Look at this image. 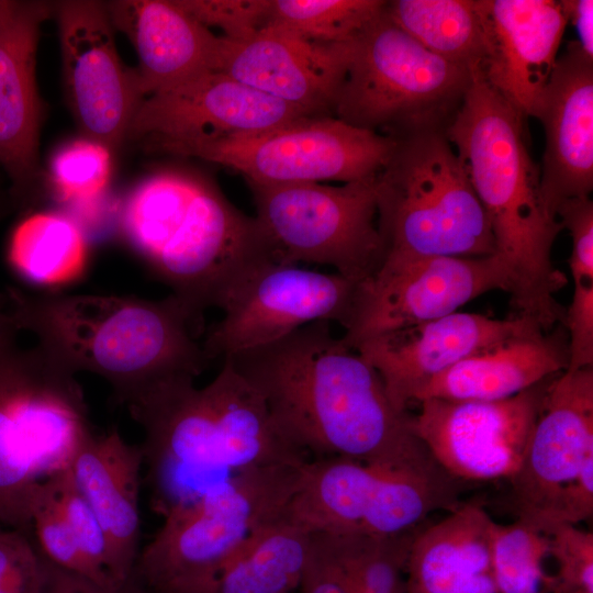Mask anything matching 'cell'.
Segmentation results:
<instances>
[{"label": "cell", "instance_id": "1", "mask_svg": "<svg viewBox=\"0 0 593 593\" xmlns=\"http://www.w3.org/2000/svg\"><path fill=\"white\" fill-rule=\"evenodd\" d=\"M329 322L223 359L260 393L288 439L318 458L343 457L385 468L435 461L391 402L377 370Z\"/></svg>", "mask_w": 593, "mask_h": 593}, {"label": "cell", "instance_id": "2", "mask_svg": "<svg viewBox=\"0 0 593 593\" xmlns=\"http://www.w3.org/2000/svg\"><path fill=\"white\" fill-rule=\"evenodd\" d=\"M523 127L524 119L472 68L445 135L485 211L495 254L511 273L514 314L549 332L564 315L555 294L567 279L551 259L562 226L544 201L540 169L527 150Z\"/></svg>", "mask_w": 593, "mask_h": 593}, {"label": "cell", "instance_id": "3", "mask_svg": "<svg viewBox=\"0 0 593 593\" xmlns=\"http://www.w3.org/2000/svg\"><path fill=\"white\" fill-rule=\"evenodd\" d=\"M16 331L71 372L104 378L126 405L170 380L195 378L210 361L199 344L201 321L172 294L159 301L114 295L34 296L8 293Z\"/></svg>", "mask_w": 593, "mask_h": 593}, {"label": "cell", "instance_id": "4", "mask_svg": "<svg viewBox=\"0 0 593 593\" xmlns=\"http://www.w3.org/2000/svg\"><path fill=\"white\" fill-rule=\"evenodd\" d=\"M122 226L200 320L251 268L275 259L256 219L236 209L213 180L190 170L163 169L142 180L126 199Z\"/></svg>", "mask_w": 593, "mask_h": 593}, {"label": "cell", "instance_id": "5", "mask_svg": "<svg viewBox=\"0 0 593 593\" xmlns=\"http://www.w3.org/2000/svg\"><path fill=\"white\" fill-rule=\"evenodd\" d=\"M92 435L75 373L41 345H0V524L30 535L40 484Z\"/></svg>", "mask_w": 593, "mask_h": 593}, {"label": "cell", "instance_id": "6", "mask_svg": "<svg viewBox=\"0 0 593 593\" xmlns=\"http://www.w3.org/2000/svg\"><path fill=\"white\" fill-rule=\"evenodd\" d=\"M395 139L376 177L383 259L495 254L485 211L445 131Z\"/></svg>", "mask_w": 593, "mask_h": 593}, {"label": "cell", "instance_id": "7", "mask_svg": "<svg viewBox=\"0 0 593 593\" xmlns=\"http://www.w3.org/2000/svg\"><path fill=\"white\" fill-rule=\"evenodd\" d=\"M305 463L237 471L170 508L136 560L145 592L213 593L245 540L283 514Z\"/></svg>", "mask_w": 593, "mask_h": 593}, {"label": "cell", "instance_id": "8", "mask_svg": "<svg viewBox=\"0 0 593 593\" xmlns=\"http://www.w3.org/2000/svg\"><path fill=\"white\" fill-rule=\"evenodd\" d=\"M471 69L426 49L382 13L354 42L334 116L393 138L445 131Z\"/></svg>", "mask_w": 593, "mask_h": 593}, {"label": "cell", "instance_id": "9", "mask_svg": "<svg viewBox=\"0 0 593 593\" xmlns=\"http://www.w3.org/2000/svg\"><path fill=\"white\" fill-rule=\"evenodd\" d=\"M376 177L342 186L247 182L275 259L329 266L356 282L370 278L384 256Z\"/></svg>", "mask_w": 593, "mask_h": 593}, {"label": "cell", "instance_id": "10", "mask_svg": "<svg viewBox=\"0 0 593 593\" xmlns=\"http://www.w3.org/2000/svg\"><path fill=\"white\" fill-rule=\"evenodd\" d=\"M396 139L335 116H309L255 134L187 145L171 155L216 163L262 184L344 183L374 178Z\"/></svg>", "mask_w": 593, "mask_h": 593}, {"label": "cell", "instance_id": "11", "mask_svg": "<svg viewBox=\"0 0 593 593\" xmlns=\"http://www.w3.org/2000/svg\"><path fill=\"white\" fill-rule=\"evenodd\" d=\"M360 282L337 272L265 260L244 275L219 309L222 318L202 343L209 360L276 343L314 322L350 321Z\"/></svg>", "mask_w": 593, "mask_h": 593}, {"label": "cell", "instance_id": "12", "mask_svg": "<svg viewBox=\"0 0 593 593\" xmlns=\"http://www.w3.org/2000/svg\"><path fill=\"white\" fill-rule=\"evenodd\" d=\"M512 286L511 273L496 254L383 259L359 283L342 338L354 348L367 338L452 314L491 290L511 293Z\"/></svg>", "mask_w": 593, "mask_h": 593}, {"label": "cell", "instance_id": "13", "mask_svg": "<svg viewBox=\"0 0 593 593\" xmlns=\"http://www.w3.org/2000/svg\"><path fill=\"white\" fill-rule=\"evenodd\" d=\"M551 378L499 401H419L411 428L452 478L511 479L522 465Z\"/></svg>", "mask_w": 593, "mask_h": 593}, {"label": "cell", "instance_id": "14", "mask_svg": "<svg viewBox=\"0 0 593 593\" xmlns=\"http://www.w3.org/2000/svg\"><path fill=\"white\" fill-rule=\"evenodd\" d=\"M54 16L69 108L82 136L114 153L127 141L145 99L136 69L119 55L105 2L56 1Z\"/></svg>", "mask_w": 593, "mask_h": 593}, {"label": "cell", "instance_id": "15", "mask_svg": "<svg viewBox=\"0 0 593 593\" xmlns=\"http://www.w3.org/2000/svg\"><path fill=\"white\" fill-rule=\"evenodd\" d=\"M309 116L225 74L210 71L146 97L127 139L171 155L187 145L260 133Z\"/></svg>", "mask_w": 593, "mask_h": 593}, {"label": "cell", "instance_id": "16", "mask_svg": "<svg viewBox=\"0 0 593 593\" xmlns=\"http://www.w3.org/2000/svg\"><path fill=\"white\" fill-rule=\"evenodd\" d=\"M539 331L542 329L538 324L521 315L497 320L455 312L367 338L354 349L380 374L393 405L409 412L417 392L457 362Z\"/></svg>", "mask_w": 593, "mask_h": 593}, {"label": "cell", "instance_id": "17", "mask_svg": "<svg viewBox=\"0 0 593 593\" xmlns=\"http://www.w3.org/2000/svg\"><path fill=\"white\" fill-rule=\"evenodd\" d=\"M54 2L0 0V167L12 198L32 200L41 178L38 146L43 101L36 83L41 27Z\"/></svg>", "mask_w": 593, "mask_h": 593}, {"label": "cell", "instance_id": "18", "mask_svg": "<svg viewBox=\"0 0 593 593\" xmlns=\"http://www.w3.org/2000/svg\"><path fill=\"white\" fill-rule=\"evenodd\" d=\"M220 37L215 71L311 116H334L354 43L317 45L269 24L245 40Z\"/></svg>", "mask_w": 593, "mask_h": 593}, {"label": "cell", "instance_id": "19", "mask_svg": "<svg viewBox=\"0 0 593 593\" xmlns=\"http://www.w3.org/2000/svg\"><path fill=\"white\" fill-rule=\"evenodd\" d=\"M483 53L475 68L525 120L548 82L567 26L559 1L475 0Z\"/></svg>", "mask_w": 593, "mask_h": 593}, {"label": "cell", "instance_id": "20", "mask_svg": "<svg viewBox=\"0 0 593 593\" xmlns=\"http://www.w3.org/2000/svg\"><path fill=\"white\" fill-rule=\"evenodd\" d=\"M593 456V367L568 370L548 383L517 472L510 479L517 517L534 521Z\"/></svg>", "mask_w": 593, "mask_h": 593}, {"label": "cell", "instance_id": "21", "mask_svg": "<svg viewBox=\"0 0 593 593\" xmlns=\"http://www.w3.org/2000/svg\"><path fill=\"white\" fill-rule=\"evenodd\" d=\"M533 116L545 130L541 194L556 216L562 202L593 190V58L577 41L557 57Z\"/></svg>", "mask_w": 593, "mask_h": 593}, {"label": "cell", "instance_id": "22", "mask_svg": "<svg viewBox=\"0 0 593 593\" xmlns=\"http://www.w3.org/2000/svg\"><path fill=\"white\" fill-rule=\"evenodd\" d=\"M107 9L115 31L132 43L144 98L215 71L220 35L176 0H114Z\"/></svg>", "mask_w": 593, "mask_h": 593}, {"label": "cell", "instance_id": "23", "mask_svg": "<svg viewBox=\"0 0 593 593\" xmlns=\"http://www.w3.org/2000/svg\"><path fill=\"white\" fill-rule=\"evenodd\" d=\"M142 467L141 446L126 443L116 428L90 435L68 467L104 532L118 586L132 577L139 553Z\"/></svg>", "mask_w": 593, "mask_h": 593}, {"label": "cell", "instance_id": "24", "mask_svg": "<svg viewBox=\"0 0 593 593\" xmlns=\"http://www.w3.org/2000/svg\"><path fill=\"white\" fill-rule=\"evenodd\" d=\"M493 519L474 502L418 529L404 574V593H497L490 551Z\"/></svg>", "mask_w": 593, "mask_h": 593}, {"label": "cell", "instance_id": "25", "mask_svg": "<svg viewBox=\"0 0 593 593\" xmlns=\"http://www.w3.org/2000/svg\"><path fill=\"white\" fill-rule=\"evenodd\" d=\"M568 361V340L560 333L535 332L462 359L426 383L414 402L508 399L563 372Z\"/></svg>", "mask_w": 593, "mask_h": 593}, {"label": "cell", "instance_id": "26", "mask_svg": "<svg viewBox=\"0 0 593 593\" xmlns=\"http://www.w3.org/2000/svg\"><path fill=\"white\" fill-rule=\"evenodd\" d=\"M309 545L310 533L282 514L245 540L219 574L213 593H292Z\"/></svg>", "mask_w": 593, "mask_h": 593}, {"label": "cell", "instance_id": "27", "mask_svg": "<svg viewBox=\"0 0 593 593\" xmlns=\"http://www.w3.org/2000/svg\"><path fill=\"white\" fill-rule=\"evenodd\" d=\"M88 245L80 225L59 212H36L14 228L9 259L26 280L57 287L80 278L86 269Z\"/></svg>", "mask_w": 593, "mask_h": 593}, {"label": "cell", "instance_id": "28", "mask_svg": "<svg viewBox=\"0 0 593 593\" xmlns=\"http://www.w3.org/2000/svg\"><path fill=\"white\" fill-rule=\"evenodd\" d=\"M383 14L430 53L469 69L483 53L475 0H392Z\"/></svg>", "mask_w": 593, "mask_h": 593}, {"label": "cell", "instance_id": "29", "mask_svg": "<svg viewBox=\"0 0 593 593\" xmlns=\"http://www.w3.org/2000/svg\"><path fill=\"white\" fill-rule=\"evenodd\" d=\"M418 529L391 536L325 533L345 573L349 593H404L405 567Z\"/></svg>", "mask_w": 593, "mask_h": 593}, {"label": "cell", "instance_id": "30", "mask_svg": "<svg viewBox=\"0 0 593 593\" xmlns=\"http://www.w3.org/2000/svg\"><path fill=\"white\" fill-rule=\"evenodd\" d=\"M382 0H271L268 23L323 46L354 43L382 13Z\"/></svg>", "mask_w": 593, "mask_h": 593}, {"label": "cell", "instance_id": "31", "mask_svg": "<svg viewBox=\"0 0 593 593\" xmlns=\"http://www.w3.org/2000/svg\"><path fill=\"white\" fill-rule=\"evenodd\" d=\"M490 551L497 593H550L552 577L544 568L549 535L521 518L493 522Z\"/></svg>", "mask_w": 593, "mask_h": 593}, {"label": "cell", "instance_id": "32", "mask_svg": "<svg viewBox=\"0 0 593 593\" xmlns=\"http://www.w3.org/2000/svg\"><path fill=\"white\" fill-rule=\"evenodd\" d=\"M113 154L104 144L85 136L58 147L48 166V181L56 199L77 206L100 199L111 181Z\"/></svg>", "mask_w": 593, "mask_h": 593}, {"label": "cell", "instance_id": "33", "mask_svg": "<svg viewBox=\"0 0 593 593\" xmlns=\"http://www.w3.org/2000/svg\"><path fill=\"white\" fill-rule=\"evenodd\" d=\"M31 518L36 548L45 559L98 584L60 508L53 475L40 484L33 499Z\"/></svg>", "mask_w": 593, "mask_h": 593}, {"label": "cell", "instance_id": "34", "mask_svg": "<svg viewBox=\"0 0 593 593\" xmlns=\"http://www.w3.org/2000/svg\"><path fill=\"white\" fill-rule=\"evenodd\" d=\"M60 508L91 567L98 585L115 589L104 532L91 506L77 488L69 468L53 475ZM121 586V585H120Z\"/></svg>", "mask_w": 593, "mask_h": 593}, {"label": "cell", "instance_id": "35", "mask_svg": "<svg viewBox=\"0 0 593 593\" xmlns=\"http://www.w3.org/2000/svg\"><path fill=\"white\" fill-rule=\"evenodd\" d=\"M549 556L557 562L550 593H593V534L577 525L550 529Z\"/></svg>", "mask_w": 593, "mask_h": 593}, {"label": "cell", "instance_id": "36", "mask_svg": "<svg viewBox=\"0 0 593 593\" xmlns=\"http://www.w3.org/2000/svg\"><path fill=\"white\" fill-rule=\"evenodd\" d=\"M202 25L222 31V37L240 41L255 35L269 19L271 0H176Z\"/></svg>", "mask_w": 593, "mask_h": 593}, {"label": "cell", "instance_id": "37", "mask_svg": "<svg viewBox=\"0 0 593 593\" xmlns=\"http://www.w3.org/2000/svg\"><path fill=\"white\" fill-rule=\"evenodd\" d=\"M42 560L30 535L0 532V593H41Z\"/></svg>", "mask_w": 593, "mask_h": 593}, {"label": "cell", "instance_id": "38", "mask_svg": "<svg viewBox=\"0 0 593 593\" xmlns=\"http://www.w3.org/2000/svg\"><path fill=\"white\" fill-rule=\"evenodd\" d=\"M592 515L593 456H590L575 475L559 489L545 511L528 523L548 535L558 525H578Z\"/></svg>", "mask_w": 593, "mask_h": 593}, {"label": "cell", "instance_id": "39", "mask_svg": "<svg viewBox=\"0 0 593 593\" xmlns=\"http://www.w3.org/2000/svg\"><path fill=\"white\" fill-rule=\"evenodd\" d=\"M556 217L572 240L569 260L574 282L593 281V202L590 197L573 198L556 209Z\"/></svg>", "mask_w": 593, "mask_h": 593}, {"label": "cell", "instance_id": "40", "mask_svg": "<svg viewBox=\"0 0 593 593\" xmlns=\"http://www.w3.org/2000/svg\"><path fill=\"white\" fill-rule=\"evenodd\" d=\"M568 332V370L593 367V281H577L563 320Z\"/></svg>", "mask_w": 593, "mask_h": 593}, {"label": "cell", "instance_id": "41", "mask_svg": "<svg viewBox=\"0 0 593 593\" xmlns=\"http://www.w3.org/2000/svg\"><path fill=\"white\" fill-rule=\"evenodd\" d=\"M298 593H349L345 573L325 533H310Z\"/></svg>", "mask_w": 593, "mask_h": 593}, {"label": "cell", "instance_id": "42", "mask_svg": "<svg viewBox=\"0 0 593 593\" xmlns=\"http://www.w3.org/2000/svg\"><path fill=\"white\" fill-rule=\"evenodd\" d=\"M40 556L43 574L41 593H146L134 572L121 586L105 589L78 574L57 567L41 553Z\"/></svg>", "mask_w": 593, "mask_h": 593}, {"label": "cell", "instance_id": "43", "mask_svg": "<svg viewBox=\"0 0 593 593\" xmlns=\"http://www.w3.org/2000/svg\"><path fill=\"white\" fill-rule=\"evenodd\" d=\"M559 2L567 23L571 22L577 31V42L583 52L593 58V1L562 0Z\"/></svg>", "mask_w": 593, "mask_h": 593}, {"label": "cell", "instance_id": "44", "mask_svg": "<svg viewBox=\"0 0 593 593\" xmlns=\"http://www.w3.org/2000/svg\"><path fill=\"white\" fill-rule=\"evenodd\" d=\"M16 332L10 317L0 310V345L14 342Z\"/></svg>", "mask_w": 593, "mask_h": 593}, {"label": "cell", "instance_id": "45", "mask_svg": "<svg viewBox=\"0 0 593 593\" xmlns=\"http://www.w3.org/2000/svg\"><path fill=\"white\" fill-rule=\"evenodd\" d=\"M568 593H582V592H568Z\"/></svg>", "mask_w": 593, "mask_h": 593}, {"label": "cell", "instance_id": "46", "mask_svg": "<svg viewBox=\"0 0 593 593\" xmlns=\"http://www.w3.org/2000/svg\"><path fill=\"white\" fill-rule=\"evenodd\" d=\"M0 532H1V529H0Z\"/></svg>", "mask_w": 593, "mask_h": 593}]
</instances>
